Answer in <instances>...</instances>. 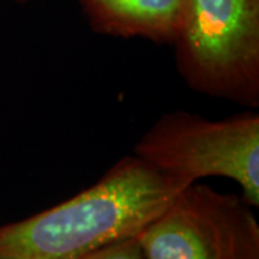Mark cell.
Listing matches in <instances>:
<instances>
[{"instance_id":"277c9868","label":"cell","mask_w":259,"mask_h":259,"mask_svg":"<svg viewBox=\"0 0 259 259\" xmlns=\"http://www.w3.org/2000/svg\"><path fill=\"white\" fill-rule=\"evenodd\" d=\"M243 197L192 183L136 239L146 259H259V223Z\"/></svg>"},{"instance_id":"52a82bcc","label":"cell","mask_w":259,"mask_h":259,"mask_svg":"<svg viewBox=\"0 0 259 259\" xmlns=\"http://www.w3.org/2000/svg\"><path fill=\"white\" fill-rule=\"evenodd\" d=\"M12 2H28V0H12Z\"/></svg>"},{"instance_id":"7a4b0ae2","label":"cell","mask_w":259,"mask_h":259,"mask_svg":"<svg viewBox=\"0 0 259 259\" xmlns=\"http://www.w3.org/2000/svg\"><path fill=\"white\" fill-rule=\"evenodd\" d=\"M171 45L189 87L259 107V0H185Z\"/></svg>"},{"instance_id":"8992f818","label":"cell","mask_w":259,"mask_h":259,"mask_svg":"<svg viewBox=\"0 0 259 259\" xmlns=\"http://www.w3.org/2000/svg\"><path fill=\"white\" fill-rule=\"evenodd\" d=\"M79 259H146L139 242L134 238L108 243Z\"/></svg>"},{"instance_id":"6da1fadb","label":"cell","mask_w":259,"mask_h":259,"mask_svg":"<svg viewBox=\"0 0 259 259\" xmlns=\"http://www.w3.org/2000/svg\"><path fill=\"white\" fill-rule=\"evenodd\" d=\"M183 187L134 154L127 156L74 197L0 225V259H79L134 238Z\"/></svg>"},{"instance_id":"3957f363","label":"cell","mask_w":259,"mask_h":259,"mask_svg":"<svg viewBox=\"0 0 259 259\" xmlns=\"http://www.w3.org/2000/svg\"><path fill=\"white\" fill-rule=\"evenodd\" d=\"M134 156L183 186L226 177L259 206V115L245 112L212 121L185 111L160 117L134 147Z\"/></svg>"},{"instance_id":"5b68a950","label":"cell","mask_w":259,"mask_h":259,"mask_svg":"<svg viewBox=\"0 0 259 259\" xmlns=\"http://www.w3.org/2000/svg\"><path fill=\"white\" fill-rule=\"evenodd\" d=\"M185 0H79L91 28L108 36L173 44Z\"/></svg>"}]
</instances>
